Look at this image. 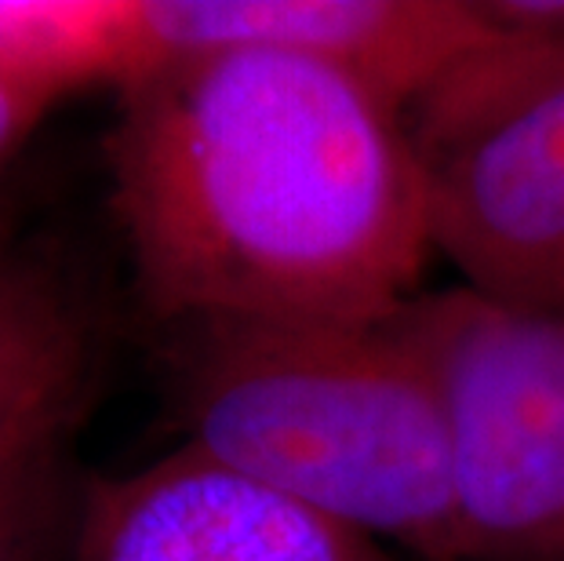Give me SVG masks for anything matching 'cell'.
Masks as SVG:
<instances>
[{"label": "cell", "mask_w": 564, "mask_h": 561, "mask_svg": "<svg viewBox=\"0 0 564 561\" xmlns=\"http://www.w3.org/2000/svg\"><path fill=\"white\" fill-rule=\"evenodd\" d=\"M401 125L430 245L466 289L564 310V22H502Z\"/></svg>", "instance_id": "obj_3"}, {"label": "cell", "mask_w": 564, "mask_h": 561, "mask_svg": "<svg viewBox=\"0 0 564 561\" xmlns=\"http://www.w3.org/2000/svg\"><path fill=\"white\" fill-rule=\"evenodd\" d=\"M139 63L281 52L365 85L393 114L491 41L502 22L459 0H131Z\"/></svg>", "instance_id": "obj_5"}, {"label": "cell", "mask_w": 564, "mask_h": 561, "mask_svg": "<svg viewBox=\"0 0 564 561\" xmlns=\"http://www.w3.org/2000/svg\"><path fill=\"white\" fill-rule=\"evenodd\" d=\"M95 321L55 262L0 245V467L63 445L95 390Z\"/></svg>", "instance_id": "obj_7"}, {"label": "cell", "mask_w": 564, "mask_h": 561, "mask_svg": "<svg viewBox=\"0 0 564 561\" xmlns=\"http://www.w3.org/2000/svg\"><path fill=\"white\" fill-rule=\"evenodd\" d=\"M66 525V441L0 467V561H52Z\"/></svg>", "instance_id": "obj_9"}, {"label": "cell", "mask_w": 564, "mask_h": 561, "mask_svg": "<svg viewBox=\"0 0 564 561\" xmlns=\"http://www.w3.org/2000/svg\"><path fill=\"white\" fill-rule=\"evenodd\" d=\"M175 336L194 445L382 547L463 561L448 412L404 314L204 321Z\"/></svg>", "instance_id": "obj_2"}, {"label": "cell", "mask_w": 564, "mask_h": 561, "mask_svg": "<svg viewBox=\"0 0 564 561\" xmlns=\"http://www.w3.org/2000/svg\"><path fill=\"white\" fill-rule=\"evenodd\" d=\"M0 245H4V208H0Z\"/></svg>", "instance_id": "obj_11"}, {"label": "cell", "mask_w": 564, "mask_h": 561, "mask_svg": "<svg viewBox=\"0 0 564 561\" xmlns=\"http://www.w3.org/2000/svg\"><path fill=\"white\" fill-rule=\"evenodd\" d=\"M131 0H0V77L58 103L139 77Z\"/></svg>", "instance_id": "obj_8"}, {"label": "cell", "mask_w": 564, "mask_h": 561, "mask_svg": "<svg viewBox=\"0 0 564 561\" xmlns=\"http://www.w3.org/2000/svg\"><path fill=\"white\" fill-rule=\"evenodd\" d=\"M74 561H398L194 441L84 488Z\"/></svg>", "instance_id": "obj_6"}, {"label": "cell", "mask_w": 564, "mask_h": 561, "mask_svg": "<svg viewBox=\"0 0 564 561\" xmlns=\"http://www.w3.org/2000/svg\"><path fill=\"white\" fill-rule=\"evenodd\" d=\"M52 106L55 103L47 99V95H37L0 77V161L19 150V142L41 125V117L52 110Z\"/></svg>", "instance_id": "obj_10"}, {"label": "cell", "mask_w": 564, "mask_h": 561, "mask_svg": "<svg viewBox=\"0 0 564 561\" xmlns=\"http://www.w3.org/2000/svg\"><path fill=\"white\" fill-rule=\"evenodd\" d=\"M401 314L448 412L463 561H564V310L459 284Z\"/></svg>", "instance_id": "obj_4"}, {"label": "cell", "mask_w": 564, "mask_h": 561, "mask_svg": "<svg viewBox=\"0 0 564 561\" xmlns=\"http://www.w3.org/2000/svg\"><path fill=\"white\" fill-rule=\"evenodd\" d=\"M110 201L164 325H371L430 256L401 114L281 52L172 58L117 88Z\"/></svg>", "instance_id": "obj_1"}]
</instances>
